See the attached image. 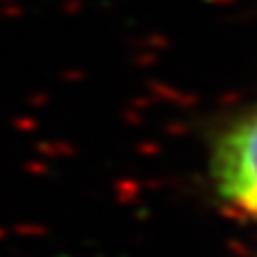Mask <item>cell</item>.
<instances>
[{
  "mask_svg": "<svg viewBox=\"0 0 257 257\" xmlns=\"http://www.w3.org/2000/svg\"><path fill=\"white\" fill-rule=\"evenodd\" d=\"M210 172L221 200L257 219V105L214 141Z\"/></svg>",
  "mask_w": 257,
  "mask_h": 257,
  "instance_id": "obj_1",
  "label": "cell"
}]
</instances>
